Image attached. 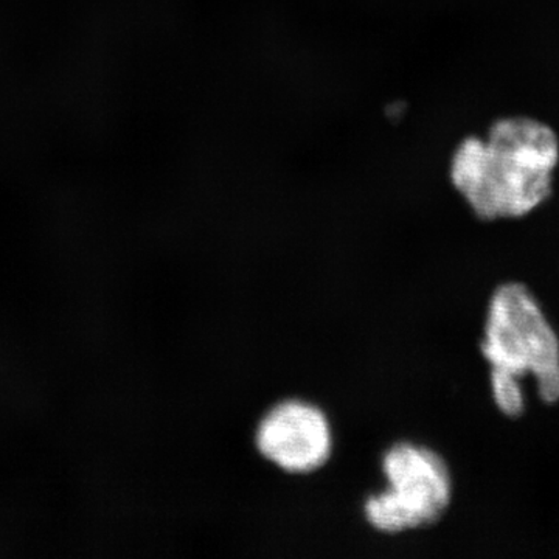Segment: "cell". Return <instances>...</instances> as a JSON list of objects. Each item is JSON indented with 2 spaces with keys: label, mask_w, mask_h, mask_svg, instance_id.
<instances>
[{
  "label": "cell",
  "mask_w": 559,
  "mask_h": 559,
  "mask_svg": "<svg viewBox=\"0 0 559 559\" xmlns=\"http://www.w3.org/2000/svg\"><path fill=\"white\" fill-rule=\"evenodd\" d=\"M557 134L528 117L496 121L487 139L460 143L451 182L484 221L521 218L549 198L557 167Z\"/></svg>",
  "instance_id": "cell-1"
},
{
  "label": "cell",
  "mask_w": 559,
  "mask_h": 559,
  "mask_svg": "<svg viewBox=\"0 0 559 559\" xmlns=\"http://www.w3.org/2000/svg\"><path fill=\"white\" fill-rule=\"evenodd\" d=\"M385 487L364 500V520L382 535L437 524L450 510L454 484L447 460L432 448L399 441L381 459Z\"/></svg>",
  "instance_id": "cell-2"
},
{
  "label": "cell",
  "mask_w": 559,
  "mask_h": 559,
  "mask_svg": "<svg viewBox=\"0 0 559 559\" xmlns=\"http://www.w3.org/2000/svg\"><path fill=\"white\" fill-rule=\"evenodd\" d=\"M481 355L491 369L535 378L540 399L559 400V340L538 300L521 283L499 286L489 299Z\"/></svg>",
  "instance_id": "cell-3"
},
{
  "label": "cell",
  "mask_w": 559,
  "mask_h": 559,
  "mask_svg": "<svg viewBox=\"0 0 559 559\" xmlns=\"http://www.w3.org/2000/svg\"><path fill=\"white\" fill-rule=\"evenodd\" d=\"M334 429L326 412L310 400L285 399L264 412L253 430V447L274 468L310 476L333 457Z\"/></svg>",
  "instance_id": "cell-4"
},
{
  "label": "cell",
  "mask_w": 559,
  "mask_h": 559,
  "mask_svg": "<svg viewBox=\"0 0 559 559\" xmlns=\"http://www.w3.org/2000/svg\"><path fill=\"white\" fill-rule=\"evenodd\" d=\"M521 378L509 371L491 369L489 384H491L492 400L496 406L507 417H520L525 409L524 390Z\"/></svg>",
  "instance_id": "cell-5"
}]
</instances>
